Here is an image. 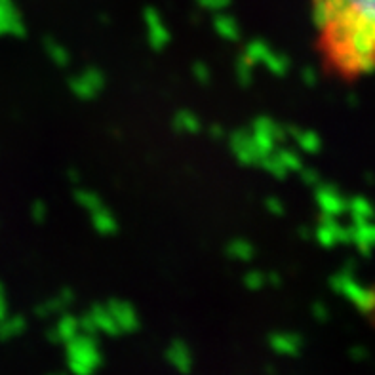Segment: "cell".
I'll return each instance as SVG.
<instances>
[{"label":"cell","mask_w":375,"mask_h":375,"mask_svg":"<svg viewBox=\"0 0 375 375\" xmlns=\"http://www.w3.org/2000/svg\"><path fill=\"white\" fill-rule=\"evenodd\" d=\"M314 16L337 67L349 72L375 67V0H316Z\"/></svg>","instance_id":"1"},{"label":"cell","mask_w":375,"mask_h":375,"mask_svg":"<svg viewBox=\"0 0 375 375\" xmlns=\"http://www.w3.org/2000/svg\"><path fill=\"white\" fill-rule=\"evenodd\" d=\"M69 343V366L77 375H90L99 366V351L90 336H77Z\"/></svg>","instance_id":"2"},{"label":"cell","mask_w":375,"mask_h":375,"mask_svg":"<svg viewBox=\"0 0 375 375\" xmlns=\"http://www.w3.org/2000/svg\"><path fill=\"white\" fill-rule=\"evenodd\" d=\"M109 312L112 314V318L116 322L120 332H132L137 327V316L136 312L132 311V307L124 303H111V307H107Z\"/></svg>","instance_id":"3"},{"label":"cell","mask_w":375,"mask_h":375,"mask_svg":"<svg viewBox=\"0 0 375 375\" xmlns=\"http://www.w3.org/2000/svg\"><path fill=\"white\" fill-rule=\"evenodd\" d=\"M168 360L179 369V372H189V369H191L192 364L191 352L187 349V345H183L181 341H176V343L170 347Z\"/></svg>","instance_id":"4"},{"label":"cell","mask_w":375,"mask_h":375,"mask_svg":"<svg viewBox=\"0 0 375 375\" xmlns=\"http://www.w3.org/2000/svg\"><path fill=\"white\" fill-rule=\"evenodd\" d=\"M271 345L282 354H296L299 349V341L292 336H274L271 339Z\"/></svg>","instance_id":"5"},{"label":"cell","mask_w":375,"mask_h":375,"mask_svg":"<svg viewBox=\"0 0 375 375\" xmlns=\"http://www.w3.org/2000/svg\"><path fill=\"white\" fill-rule=\"evenodd\" d=\"M79 322L74 318H65L59 326H57V336L65 339V341H69L72 337L79 334Z\"/></svg>","instance_id":"6"}]
</instances>
